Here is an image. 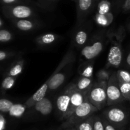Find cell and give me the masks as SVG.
I'll return each mask as SVG.
<instances>
[{
	"label": "cell",
	"mask_w": 130,
	"mask_h": 130,
	"mask_svg": "<svg viewBox=\"0 0 130 130\" xmlns=\"http://www.w3.org/2000/svg\"><path fill=\"white\" fill-rule=\"evenodd\" d=\"M107 81H99L91 86L87 93V100L98 110L107 105Z\"/></svg>",
	"instance_id": "cell-1"
},
{
	"label": "cell",
	"mask_w": 130,
	"mask_h": 130,
	"mask_svg": "<svg viewBox=\"0 0 130 130\" xmlns=\"http://www.w3.org/2000/svg\"><path fill=\"white\" fill-rule=\"evenodd\" d=\"M98 110H99L93 105H92L88 100H86L82 105L79 106L76 109L71 116L62 124V127L65 129L73 128L78 123L92 116L93 114Z\"/></svg>",
	"instance_id": "cell-2"
},
{
	"label": "cell",
	"mask_w": 130,
	"mask_h": 130,
	"mask_svg": "<svg viewBox=\"0 0 130 130\" xmlns=\"http://www.w3.org/2000/svg\"><path fill=\"white\" fill-rule=\"evenodd\" d=\"M107 105H114L120 104L126 100L122 95L119 86V81L117 77V73H114L110 76L107 81Z\"/></svg>",
	"instance_id": "cell-3"
},
{
	"label": "cell",
	"mask_w": 130,
	"mask_h": 130,
	"mask_svg": "<svg viewBox=\"0 0 130 130\" xmlns=\"http://www.w3.org/2000/svg\"><path fill=\"white\" fill-rule=\"evenodd\" d=\"M3 13L13 20L27 19L34 15V11L26 5H5L3 7Z\"/></svg>",
	"instance_id": "cell-4"
},
{
	"label": "cell",
	"mask_w": 130,
	"mask_h": 130,
	"mask_svg": "<svg viewBox=\"0 0 130 130\" xmlns=\"http://www.w3.org/2000/svg\"><path fill=\"white\" fill-rule=\"evenodd\" d=\"M105 119L115 127H121L128 121V116L123 109L113 107L108 109L104 113Z\"/></svg>",
	"instance_id": "cell-5"
},
{
	"label": "cell",
	"mask_w": 130,
	"mask_h": 130,
	"mask_svg": "<svg viewBox=\"0 0 130 130\" xmlns=\"http://www.w3.org/2000/svg\"><path fill=\"white\" fill-rule=\"evenodd\" d=\"M76 88V84H70L67 86L62 93L58 96L57 99V107L59 111L60 114L62 116V119H63L66 115L69 105L70 100H71V95L72 92Z\"/></svg>",
	"instance_id": "cell-6"
},
{
	"label": "cell",
	"mask_w": 130,
	"mask_h": 130,
	"mask_svg": "<svg viewBox=\"0 0 130 130\" xmlns=\"http://www.w3.org/2000/svg\"><path fill=\"white\" fill-rule=\"evenodd\" d=\"M88 91H80L77 89V88L74 89L71 95V100H70L69 105L68 109L63 119L67 120L68 118L71 116L72 114L74 112L76 109L82 105L86 100H87V93Z\"/></svg>",
	"instance_id": "cell-7"
},
{
	"label": "cell",
	"mask_w": 130,
	"mask_h": 130,
	"mask_svg": "<svg viewBox=\"0 0 130 130\" xmlns=\"http://www.w3.org/2000/svg\"><path fill=\"white\" fill-rule=\"evenodd\" d=\"M123 60V52L120 43L118 41L113 42L109 50L107 57V67H119Z\"/></svg>",
	"instance_id": "cell-8"
},
{
	"label": "cell",
	"mask_w": 130,
	"mask_h": 130,
	"mask_svg": "<svg viewBox=\"0 0 130 130\" xmlns=\"http://www.w3.org/2000/svg\"><path fill=\"white\" fill-rule=\"evenodd\" d=\"M104 44L100 41H96L90 45L86 46L83 48L81 55L83 59L86 60H93L99 55L102 52Z\"/></svg>",
	"instance_id": "cell-9"
},
{
	"label": "cell",
	"mask_w": 130,
	"mask_h": 130,
	"mask_svg": "<svg viewBox=\"0 0 130 130\" xmlns=\"http://www.w3.org/2000/svg\"><path fill=\"white\" fill-rule=\"evenodd\" d=\"M96 0H77V19L81 20L92 10Z\"/></svg>",
	"instance_id": "cell-10"
},
{
	"label": "cell",
	"mask_w": 130,
	"mask_h": 130,
	"mask_svg": "<svg viewBox=\"0 0 130 130\" xmlns=\"http://www.w3.org/2000/svg\"><path fill=\"white\" fill-rule=\"evenodd\" d=\"M48 90V81H46L26 101L25 105L27 108L32 107L36 103L44 99Z\"/></svg>",
	"instance_id": "cell-11"
},
{
	"label": "cell",
	"mask_w": 130,
	"mask_h": 130,
	"mask_svg": "<svg viewBox=\"0 0 130 130\" xmlns=\"http://www.w3.org/2000/svg\"><path fill=\"white\" fill-rule=\"evenodd\" d=\"M66 79V75L59 72L57 74H52L47 79L48 81V90H55L60 87Z\"/></svg>",
	"instance_id": "cell-12"
},
{
	"label": "cell",
	"mask_w": 130,
	"mask_h": 130,
	"mask_svg": "<svg viewBox=\"0 0 130 130\" xmlns=\"http://www.w3.org/2000/svg\"><path fill=\"white\" fill-rule=\"evenodd\" d=\"M34 109L38 112L43 115H48L50 114L53 109V105L50 99L44 97L35 104Z\"/></svg>",
	"instance_id": "cell-13"
},
{
	"label": "cell",
	"mask_w": 130,
	"mask_h": 130,
	"mask_svg": "<svg viewBox=\"0 0 130 130\" xmlns=\"http://www.w3.org/2000/svg\"><path fill=\"white\" fill-rule=\"evenodd\" d=\"M13 23L16 27L22 31H30L37 26L35 22L29 19L13 20Z\"/></svg>",
	"instance_id": "cell-14"
},
{
	"label": "cell",
	"mask_w": 130,
	"mask_h": 130,
	"mask_svg": "<svg viewBox=\"0 0 130 130\" xmlns=\"http://www.w3.org/2000/svg\"><path fill=\"white\" fill-rule=\"evenodd\" d=\"M58 39V36L53 33H45L40 35L36 39V42L39 46L50 45Z\"/></svg>",
	"instance_id": "cell-15"
},
{
	"label": "cell",
	"mask_w": 130,
	"mask_h": 130,
	"mask_svg": "<svg viewBox=\"0 0 130 130\" xmlns=\"http://www.w3.org/2000/svg\"><path fill=\"white\" fill-rule=\"evenodd\" d=\"M114 19L113 14L109 12L105 15L96 13L95 16V20L96 24L102 27H107L112 24Z\"/></svg>",
	"instance_id": "cell-16"
},
{
	"label": "cell",
	"mask_w": 130,
	"mask_h": 130,
	"mask_svg": "<svg viewBox=\"0 0 130 130\" xmlns=\"http://www.w3.org/2000/svg\"><path fill=\"white\" fill-rule=\"evenodd\" d=\"M76 85V88L80 91H88L92 86V79L81 77Z\"/></svg>",
	"instance_id": "cell-17"
},
{
	"label": "cell",
	"mask_w": 130,
	"mask_h": 130,
	"mask_svg": "<svg viewBox=\"0 0 130 130\" xmlns=\"http://www.w3.org/2000/svg\"><path fill=\"white\" fill-rule=\"evenodd\" d=\"M26 108L27 107L25 106V105H22V104H15L11 108L8 114L10 116L13 117V118H21L25 112Z\"/></svg>",
	"instance_id": "cell-18"
},
{
	"label": "cell",
	"mask_w": 130,
	"mask_h": 130,
	"mask_svg": "<svg viewBox=\"0 0 130 130\" xmlns=\"http://www.w3.org/2000/svg\"><path fill=\"white\" fill-rule=\"evenodd\" d=\"M24 60H20L15 62L12 67L9 69L7 73V76H11V77H17L22 72L23 68H24Z\"/></svg>",
	"instance_id": "cell-19"
},
{
	"label": "cell",
	"mask_w": 130,
	"mask_h": 130,
	"mask_svg": "<svg viewBox=\"0 0 130 130\" xmlns=\"http://www.w3.org/2000/svg\"><path fill=\"white\" fill-rule=\"evenodd\" d=\"M94 117H90L83 121L78 123L73 127L76 130H94L93 129Z\"/></svg>",
	"instance_id": "cell-20"
},
{
	"label": "cell",
	"mask_w": 130,
	"mask_h": 130,
	"mask_svg": "<svg viewBox=\"0 0 130 130\" xmlns=\"http://www.w3.org/2000/svg\"><path fill=\"white\" fill-rule=\"evenodd\" d=\"M111 3L108 0H102L98 5L97 13L100 15H105L110 12Z\"/></svg>",
	"instance_id": "cell-21"
},
{
	"label": "cell",
	"mask_w": 130,
	"mask_h": 130,
	"mask_svg": "<svg viewBox=\"0 0 130 130\" xmlns=\"http://www.w3.org/2000/svg\"><path fill=\"white\" fill-rule=\"evenodd\" d=\"M79 74L81 77L92 78L93 73V66L92 63H86L85 66H83L81 69H79Z\"/></svg>",
	"instance_id": "cell-22"
},
{
	"label": "cell",
	"mask_w": 130,
	"mask_h": 130,
	"mask_svg": "<svg viewBox=\"0 0 130 130\" xmlns=\"http://www.w3.org/2000/svg\"><path fill=\"white\" fill-rule=\"evenodd\" d=\"M88 39V34L85 30H81L77 32L74 37V41L78 46H83Z\"/></svg>",
	"instance_id": "cell-23"
},
{
	"label": "cell",
	"mask_w": 130,
	"mask_h": 130,
	"mask_svg": "<svg viewBox=\"0 0 130 130\" xmlns=\"http://www.w3.org/2000/svg\"><path fill=\"white\" fill-rule=\"evenodd\" d=\"M13 105V103L10 100L6 99H1L0 100V111L2 113H8Z\"/></svg>",
	"instance_id": "cell-24"
},
{
	"label": "cell",
	"mask_w": 130,
	"mask_h": 130,
	"mask_svg": "<svg viewBox=\"0 0 130 130\" xmlns=\"http://www.w3.org/2000/svg\"><path fill=\"white\" fill-rule=\"evenodd\" d=\"M119 89L126 100L130 99V83H119Z\"/></svg>",
	"instance_id": "cell-25"
},
{
	"label": "cell",
	"mask_w": 130,
	"mask_h": 130,
	"mask_svg": "<svg viewBox=\"0 0 130 130\" xmlns=\"http://www.w3.org/2000/svg\"><path fill=\"white\" fill-rule=\"evenodd\" d=\"M117 77L119 83H130V73L125 70H119Z\"/></svg>",
	"instance_id": "cell-26"
},
{
	"label": "cell",
	"mask_w": 130,
	"mask_h": 130,
	"mask_svg": "<svg viewBox=\"0 0 130 130\" xmlns=\"http://www.w3.org/2000/svg\"><path fill=\"white\" fill-rule=\"evenodd\" d=\"M15 83V77L7 76L4 78L2 82V88L3 90H9L14 86Z\"/></svg>",
	"instance_id": "cell-27"
},
{
	"label": "cell",
	"mask_w": 130,
	"mask_h": 130,
	"mask_svg": "<svg viewBox=\"0 0 130 130\" xmlns=\"http://www.w3.org/2000/svg\"><path fill=\"white\" fill-rule=\"evenodd\" d=\"M12 34L6 29H1L0 30V41L1 43H6L12 39Z\"/></svg>",
	"instance_id": "cell-28"
},
{
	"label": "cell",
	"mask_w": 130,
	"mask_h": 130,
	"mask_svg": "<svg viewBox=\"0 0 130 130\" xmlns=\"http://www.w3.org/2000/svg\"><path fill=\"white\" fill-rule=\"evenodd\" d=\"M94 130H105L102 119L98 117H94L93 120Z\"/></svg>",
	"instance_id": "cell-29"
},
{
	"label": "cell",
	"mask_w": 130,
	"mask_h": 130,
	"mask_svg": "<svg viewBox=\"0 0 130 130\" xmlns=\"http://www.w3.org/2000/svg\"><path fill=\"white\" fill-rule=\"evenodd\" d=\"M97 77L99 81H107V82L109 80V79H110V76L109 72L107 71H105V70H100L98 72Z\"/></svg>",
	"instance_id": "cell-30"
},
{
	"label": "cell",
	"mask_w": 130,
	"mask_h": 130,
	"mask_svg": "<svg viewBox=\"0 0 130 130\" xmlns=\"http://www.w3.org/2000/svg\"><path fill=\"white\" fill-rule=\"evenodd\" d=\"M103 123H104V129H105V130H117L116 127L113 126L112 124H110L106 119H103Z\"/></svg>",
	"instance_id": "cell-31"
},
{
	"label": "cell",
	"mask_w": 130,
	"mask_h": 130,
	"mask_svg": "<svg viewBox=\"0 0 130 130\" xmlns=\"http://www.w3.org/2000/svg\"><path fill=\"white\" fill-rule=\"evenodd\" d=\"M6 121L2 114H0V130L6 129Z\"/></svg>",
	"instance_id": "cell-32"
},
{
	"label": "cell",
	"mask_w": 130,
	"mask_h": 130,
	"mask_svg": "<svg viewBox=\"0 0 130 130\" xmlns=\"http://www.w3.org/2000/svg\"><path fill=\"white\" fill-rule=\"evenodd\" d=\"M123 10L124 11H130V0H125L123 5Z\"/></svg>",
	"instance_id": "cell-33"
},
{
	"label": "cell",
	"mask_w": 130,
	"mask_h": 130,
	"mask_svg": "<svg viewBox=\"0 0 130 130\" xmlns=\"http://www.w3.org/2000/svg\"><path fill=\"white\" fill-rule=\"evenodd\" d=\"M10 56V53H8L6 51L1 50L0 52V60L3 61L4 60L6 59Z\"/></svg>",
	"instance_id": "cell-34"
},
{
	"label": "cell",
	"mask_w": 130,
	"mask_h": 130,
	"mask_svg": "<svg viewBox=\"0 0 130 130\" xmlns=\"http://www.w3.org/2000/svg\"><path fill=\"white\" fill-rule=\"evenodd\" d=\"M2 3L5 5H12L15 3H17L20 0H1Z\"/></svg>",
	"instance_id": "cell-35"
},
{
	"label": "cell",
	"mask_w": 130,
	"mask_h": 130,
	"mask_svg": "<svg viewBox=\"0 0 130 130\" xmlns=\"http://www.w3.org/2000/svg\"><path fill=\"white\" fill-rule=\"evenodd\" d=\"M126 63L128 64V66L130 67V53L128 54V57L126 58Z\"/></svg>",
	"instance_id": "cell-36"
},
{
	"label": "cell",
	"mask_w": 130,
	"mask_h": 130,
	"mask_svg": "<svg viewBox=\"0 0 130 130\" xmlns=\"http://www.w3.org/2000/svg\"><path fill=\"white\" fill-rule=\"evenodd\" d=\"M3 19H0V27H3Z\"/></svg>",
	"instance_id": "cell-37"
},
{
	"label": "cell",
	"mask_w": 130,
	"mask_h": 130,
	"mask_svg": "<svg viewBox=\"0 0 130 130\" xmlns=\"http://www.w3.org/2000/svg\"><path fill=\"white\" fill-rule=\"evenodd\" d=\"M67 129H68L67 130H76L74 128H67Z\"/></svg>",
	"instance_id": "cell-38"
},
{
	"label": "cell",
	"mask_w": 130,
	"mask_h": 130,
	"mask_svg": "<svg viewBox=\"0 0 130 130\" xmlns=\"http://www.w3.org/2000/svg\"><path fill=\"white\" fill-rule=\"evenodd\" d=\"M129 30H130V25H129Z\"/></svg>",
	"instance_id": "cell-39"
},
{
	"label": "cell",
	"mask_w": 130,
	"mask_h": 130,
	"mask_svg": "<svg viewBox=\"0 0 130 130\" xmlns=\"http://www.w3.org/2000/svg\"><path fill=\"white\" fill-rule=\"evenodd\" d=\"M129 102H130V99H129Z\"/></svg>",
	"instance_id": "cell-40"
},
{
	"label": "cell",
	"mask_w": 130,
	"mask_h": 130,
	"mask_svg": "<svg viewBox=\"0 0 130 130\" xmlns=\"http://www.w3.org/2000/svg\"><path fill=\"white\" fill-rule=\"evenodd\" d=\"M76 1H77V0H76Z\"/></svg>",
	"instance_id": "cell-41"
}]
</instances>
